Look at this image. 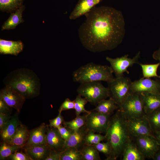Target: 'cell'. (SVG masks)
<instances>
[{
    "label": "cell",
    "mask_w": 160,
    "mask_h": 160,
    "mask_svg": "<svg viewBox=\"0 0 160 160\" xmlns=\"http://www.w3.org/2000/svg\"><path fill=\"white\" fill-rule=\"evenodd\" d=\"M84 15L86 19L78 34L87 50L93 52L111 50L121 43L126 32L121 11L108 6L95 7Z\"/></svg>",
    "instance_id": "obj_1"
},
{
    "label": "cell",
    "mask_w": 160,
    "mask_h": 160,
    "mask_svg": "<svg viewBox=\"0 0 160 160\" xmlns=\"http://www.w3.org/2000/svg\"><path fill=\"white\" fill-rule=\"evenodd\" d=\"M105 136L111 145V152L108 160H115L121 156L129 141L133 137L130 135L127 119L118 109L111 116Z\"/></svg>",
    "instance_id": "obj_2"
},
{
    "label": "cell",
    "mask_w": 160,
    "mask_h": 160,
    "mask_svg": "<svg viewBox=\"0 0 160 160\" xmlns=\"http://www.w3.org/2000/svg\"><path fill=\"white\" fill-rule=\"evenodd\" d=\"M5 86L13 88L26 99L38 96L40 94L39 78L32 70L21 68L9 73L3 80Z\"/></svg>",
    "instance_id": "obj_3"
},
{
    "label": "cell",
    "mask_w": 160,
    "mask_h": 160,
    "mask_svg": "<svg viewBox=\"0 0 160 160\" xmlns=\"http://www.w3.org/2000/svg\"><path fill=\"white\" fill-rule=\"evenodd\" d=\"M113 71L110 66L91 62L80 66L72 73V80L80 84L95 81H104L107 83L114 78Z\"/></svg>",
    "instance_id": "obj_4"
},
{
    "label": "cell",
    "mask_w": 160,
    "mask_h": 160,
    "mask_svg": "<svg viewBox=\"0 0 160 160\" xmlns=\"http://www.w3.org/2000/svg\"><path fill=\"white\" fill-rule=\"evenodd\" d=\"M76 91L78 95L85 98L92 105L96 106L100 101L110 96L108 87L104 86L100 81L81 83Z\"/></svg>",
    "instance_id": "obj_5"
},
{
    "label": "cell",
    "mask_w": 160,
    "mask_h": 160,
    "mask_svg": "<svg viewBox=\"0 0 160 160\" xmlns=\"http://www.w3.org/2000/svg\"><path fill=\"white\" fill-rule=\"evenodd\" d=\"M119 109L127 119L145 115L140 95L137 93L130 92Z\"/></svg>",
    "instance_id": "obj_6"
},
{
    "label": "cell",
    "mask_w": 160,
    "mask_h": 160,
    "mask_svg": "<svg viewBox=\"0 0 160 160\" xmlns=\"http://www.w3.org/2000/svg\"><path fill=\"white\" fill-rule=\"evenodd\" d=\"M132 82L129 78L123 76L114 78L108 83L110 94L109 97L115 101L119 107L130 92Z\"/></svg>",
    "instance_id": "obj_7"
},
{
    "label": "cell",
    "mask_w": 160,
    "mask_h": 160,
    "mask_svg": "<svg viewBox=\"0 0 160 160\" xmlns=\"http://www.w3.org/2000/svg\"><path fill=\"white\" fill-rule=\"evenodd\" d=\"M140 53V51H139L132 58L129 57L128 55L127 54L114 58L107 57L106 59L110 63L116 77H119L124 76L125 72L129 73L127 70L129 67H132L135 64H139L138 59Z\"/></svg>",
    "instance_id": "obj_8"
},
{
    "label": "cell",
    "mask_w": 160,
    "mask_h": 160,
    "mask_svg": "<svg viewBox=\"0 0 160 160\" xmlns=\"http://www.w3.org/2000/svg\"><path fill=\"white\" fill-rule=\"evenodd\" d=\"M111 116L91 110L90 113H87L85 125L89 130L105 133Z\"/></svg>",
    "instance_id": "obj_9"
},
{
    "label": "cell",
    "mask_w": 160,
    "mask_h": 160,
    "mask_svg": "<svg viewBox=\"0 0 160 160\" xmlns=\"http://www.w3.org/2000/svg\"><path fill=\"white\" fill-rule=\"evenodd\" d=\"M126 119L129 131L132 137L146 135L154 136L145 115Z\"/></svg>",
    "instance_id": "obj_10"
},
{
    "label": "cell",
    "mask_w": 160,
    "mask_h": 160,
    "mask_svg": "<svg viewBox=\"0 0 160 160\" xmlns=\"http://www.w3.org/2000/svg\"><path fill=\"white\" fill-rule=\"evenodd\" d=\"M133 137L137 148L145 158L153 159L160 147L155 136L146 135Z\"/></svg>",
    "instance_id": "obj_11"
},
{
    "label": "cell",
    "mask_w": 160,
    "mask_h": 160,
    "mask_svg": "<svg viewBox=\"0 0 160 160\" xmlns=\"http://www.w3.org/2000/svg\"><path fill=\"white\" fill-rule=\"evenodd\" d=\"M0 99L7 105L20 112L26 98L11 87L5 86L0 91Z\"/></svg>",
    "instance_id": "obj_12"
},
{
    "label": "cell",
    "mask_w": 160,
    "mask_h": 160,
    "mask_svg": "<svg viewBox=\"0 0 160 160\" xmlns=\"http://www.w3.org/2000/svg\"><path fill=\"white\" fill-rule=\"evenodd\" d=\"M130 92L139 94L160 93V81L143 77L132 82Z\"/></svg>",
    "instance_id": "obj_13"
},
{
    "label": "cell",
    "mask_w": 160,
    "mask_h": 160,
    "mask_svg": "<svg viewBox=\"0 0 160 160\" xmlns=\"http://www.w3.org/2000/svg\"><path fill=\"white\" fill-rule=\"evenodd\" d=\"M46 142L51 151H63L65 140L61 137L57 128L47 125Z\"/></svg>",
    "instance_id": "obj_14"
},
{
    "label": "cell",
    "mask_w": 160,
    "mask_h": 160,
    "mask_svg": "<svg viewBox=\"0 0 160 160\" xmlns=\"http://www.w3.org/2000/svg\"><path fill=\"white\" fill-rule=\"evenodd\" d=\"M89 130L85 125L74 132L69 139L65 141L64 150L74 147L81 151L85 144V140Z\"/></svg>",
    "instance_id": "obj_15"
},
{
    "label": "cell",
    "mask_w": 160,
    "mask_h": 160,
    "mask_svg": "<svg viewBox=\"0 0 160 160\" xmlns=\"http://www.w3.org/2000/svg\"><path fill=\"white\" fill-rule=\"evenodd\" d=\"M47 126L43 123L29 132V138L25 147L46 144Z\"/></svg>",
    "instance_id": "obj_16"
},
{
    "label": "cell",
    "mask_w": 160,
    "mask_h": 160,
    "mask_svg": "<svg viewBox=\"0 0 160 160\" xmlns=\"http://www.w3.org/2000/svg\"><path fill=\"white\" fill-rule=\"evenodd\" d=\"M140 95L145 115L160 107V93H143Z\"/></svg>",
    "instance_id": "obj_17"
},
{
    "label": "cell",
    "mask_w": 160,
    "mask_h": 160,
    "mask_svg": "<svg viewBox=\"0 0 160 160\" xmlns=\"http://www.w3.org/2000/svg\"><path fill=\"white\" fill-rule=\"evenodd\" d=\"M102 0H79L69 15L71 20H75L85 15Z\"/></svg>",
    "instance_id": "obj_18"
},
{
    "label": "cell",
    "mask_w": 160,
    "mask_h": 160,
    "mask_svg": "<svg viewBox=\"0 0 160 160\" xmlns=\"http://www.w3.org/2000/svg\"><path fill=\"white\" fill-rule=\"evenodd\" d=\"M24 45L20 41H13L0 39V53L17 56L23 49Z\"/></svg>",
    "instance_id": "obj_19"
},
{
    "label": "cell",
    "mask_w": 160,
    "mask_h": 160,
    "mask_svg": "<svg viewBox=\"0 0 160 160\" xmlns=\"http://www.w3.org/2000/svg\"><path fill=\"white\" fill-rule=\"evenodd\" d=\"M17 114H15L0 131L1 138L4 142L8 144L15 134L17 128L20 124Z\"/></svg>",
    "instance_id": "obj_20"
},
{
    "label": "cell",
    "mask_w": 160,
    "mask_h": 160,
    "mask_svg": "<svg viewBox=\"0 0 160 160\" xmlns=\"http://www.w3.org/2000/svg\"><path fill=\"white\" fill-rule=\"evenodd\" d=\"M133 137L127 143L121 156L122 160H144L145 158L133 141Z\"/></svg>",
    "instance_id": "obj_21"
},
{
    "label": "cell",
    "mask_w": 160,
    "mask_h": 160,
    "mask_svg": "<svg viewBox=\"0 0 160 160\" xmlns=\"http://www.w3.org/2000/svg\"><path fill=\"white\" fill-rule=\"evenodd\" d=\"M25 153L32 160H45L51 150L46 144L25 147Z\"/></svg>",
    "instance_id": "obj_22"
},
{
    "label": "cell",
    "mask_w": 160,
    "mask_h": 160,
    "mask_svg": "<svg viewBox=\"0 0 160 160\" xmlns=\"http://www.w3.org/2000/svg\"><path fill=\"white\" fill-rule=\"evenodd\" d=\"M25 9V7L23 5L15 11L11 13L2 26L1 30L15 29L19 24L23 23L24 20L22 17V14Z\"/></svg>",
    "instance_id": "obj_23"
},
{
    "label": "cell",
    "mask_w": 160,
    "mask_h": 160,
    "mask_svg": "<svg viewBox=\"0 0 160 160\" xmlns=\"http://www.w3.org/2000/svg\"><path fill=\"white\" fill-rule=\"evenodd\" d=\"M29 132L25 126L20 124L9 143L7 144L20 148L24 146L29 136Z\"/></svg>",
    "instance_id": "obj_24"
},
{
    "label": "cell",
    "mask_w": 160,
    "mask_h": 160,
    "mask_svg": "<svg viewBox=\"0 0 160 160\" xmlns=\"http://www.w3.org/2000/svg\"><path fill=\"white\" fill-rule=\"evenodd\" d=\"M119 106L112 98L103 99L100 101L96 107L92 111H95L105 114L111 115L113 111L119 108Z\"/></svg>",
    "instance_id": "obj_25"
},
{
    "label": "cell",
    "mask_w": 160,
    "mask_h": 160,
    "mask_svg": "<svg viewBox=\"0 0 160 160\" xmlns=\"http://www.w3.org/2000/svg\"><path fill=\"white\" fill-rule=\"evenodd\" d=\"M82 160H101L99 152L93 145L85 144L80 151Z\"/></svg>",
    "instance_id": "obj_26"
},
{
    "label": "cell",
    "mask_w": 160,
    "mask_h": 160,
    "mask_svg": "<svg viewBox=\"0 0 160 160\" xmlns=\"http://www.w3.org/2000/svg\"><path fill=\"white\" fill-rule=\"evenodd\" d=\"M24 0H0V10L3 12L12 13L23 5Z\"/></svg>",
    "instance_id": "obj_27"
},
{
    "label": "cell",
    "mask_w": 160,
    "mask_h": 160,
    "mask_svg": "<svg viewBox=\"0 0 160 160\" xmlns=\"http://www.w3.org/2000/svg\"><path fill=\"white\" fill-rule=\"evenodd\" d=\"M145 116L153 133L160 131V107Z\"/></svg>",
    "instance_id": "obj_28"
},
{
    "label": "cell",
    "mask_w": 160,
    "mask_h": 160,
    "mask_svg": "<svg viewBox=\"0 0 160 160\" xmlns=\"http://www.w3.org/2000/svg\"><path fill=\"white\" fill-rule=\"evenodd\" d=\"M139 64L141 68L143 77H156L160 78V76L157 74L158 68L160 65V62L154 64Z\"/></svg>",
    "instance_id": "obj_29"
},
{
    "label": "cell",
    "mask_w": 160,
    "mask_h": 160,
    "mask_svg": "<svg viewBox=\"0 0 160 160\" xmlns=\"http://www.w3.org/2000/svg\"><path fill=\"white\" fill-rule=\"evenodd\" d=\"M60 160H82L80 151L74 147H70L62 151Z\"/></svg>",
    "instance_id": "obj_30"
},
{
    "label": "cell",
    "mask_w": 160,
    "mask_h": 160,
    "mask_svg": "<svg viewBox=\"0 0 160 160\" xmlns=\"http://www.w3.org/2000/svg\"><path fill=\"white\" fill-rule=\"evenodd\" d=\"M87 114L76 117L73 120L69 121H64V126L75 131L85 125Z\"/></svg>",
    "instance_id": "obj_31"
},
{
    "label": "cell",
    "mask_w": 160,
    "mask_h": 160,
    "mask_svg": "<svg viewBox=\"0 0 160 160\" xmlns=\"http://www.w3.org/2000/svg\"><path fill=\"white\" fill-rule=\"evenodd\" d=\"M73 101L76 117L80 115L81 113H90V111H87L85 108V105L88 102L85 98H82L81 96L78 95Z\"/></svg>",
    "instance_id": "obj_32"
},
{
    "label": "cell",
    "mask_w": 160,
    "mask_h": 160,
    "mask_svg": "<svg viewBox=\"0 0 160 160\" xmlns=\"http://www.w3.org/2000/svg\"><path fill=\"white\" fill-rule=\"evenodd\" d=\"M20 148L16 146L8 144L3 142L0 147V159L4 160L9 157Z\"/></svg>",
    "instance_id": "obj_33"
},
{
    "label": "cell",
    "mask_w": 160,
    "mask_h": 160,
    "mask_svg": "<svg viewBox=\"0 0 160 160\" xmlns=\"http://www.w3.org/2000/svg\"><path fill=\"white\" fill-rule=\"evenodd\" d=\"M105 139V135H101L100 133L96 134L93 131L89 130L85 138V144L89 145H94L98 143Z\"/></svg>",
    "instance_id": "obj_34"
},
{
    "label": "cell",
    "mask_w": 160,
    "mask_h": 160,
    "mask_svg": "<svg viewBox=\"0 0 160 160\" xmlns=\"http://www.w3.org/2000/svg\"><path fill=\"white\" fill-rule=\"evenodd\" d=\"M97 150L103 153L106 156V160H108L111 152V148L110 143L107 141L105 143H99L93 145Z\"/></svg>",
    "instance_id": "obj_35"
},
{
    "label": "cell",
    "mask_w": 160,
    "mask_h": 160,
    "mask_svg": "<svg viewBox=\"0 0 160 160\" xmlns=\"http://www.w3.org/2000/svg\"><path fill=\"white\" fill-rule=\"evenodd\" d=\"M61 137L65 140H68L75 130L60 125L57 128Z\"/></svg>",
    "instance_id": "obj_36"
},
{
    "label": "cell",
    "mask_w": 160,
    "mask_h": 160,
    "mask_svg": "<svg viewBox=\"0 0 160 160\" xmlns=\"http://www.w3.org/2000/svg\"><path fill=\"white\" fill-rule=\"evenodd\" d=\"M74 102L68 98H66L60 105L59 109V112L63 111L74 109Z\"/></svg>",
    "instance_id": "obj_37"
},
{
    "label": "cell",
    "mask_w": 160,
    "mask_h": 160,
    "mask_svg": "<svg viewBox=\"0 0 160 160\" xmlns=\"http://www.w3.org/2000/svg\"><path fill=\"white\" fill-rule=\"evenodd\" d=\"M12 160H33L26 153L20 152H15L9 157Z\"/></svg>",
    "instance_id": "obj_38"
},
{
    "label": "cell",
    "mask_w": 160,
    "mask_h": 160,
    "mask_svg": "<svg viewBox=\"0 0 160 160\" xmlns=\"http://www.w3.org/2000/svg\"><path fill=\"white\" fill-rule=\"evenodd\" d=\"M61 113L59 112V114L56 117L49 120V126L57 128L62 125V124H63L65 121Z\"/></svg>",
    "instance_id": "obj_39"
},
{
    "label": "cell",
    "mask_w": 160,
    "mask_h": 160,
    "mask_svg": "<svg viewBox=\"0 0 160 160\" xmlns=\"http://www.w3.org/2000/svg\"><path fill=\"white\" fill-rule=\"evenodd\" d=\"M11 117L9 115L0 112V129L1 131L8 122Z\"/></svg>",
    "instance_id": "obj_40"
},
{
    "label": "cell",
    "mask_w": 160,
    "mask_h": 160,
    "mask_svg": "<svg viewBox=\"0 0 160 160\" xmlns=\"http://www.w3.org/2000/svg\"><path fill=\"white\" fill-rule=\"evenodd\" d=\"M12 108L0 99V112L9 115Z\"/></svg>",
    "instance_id": "obj_41"
},
{
    "label": "cell",
    "mask_w": 160,
    "mask_h": 160,
    "mask_svg": "<svg viewBox=\"0 0 160 160\" xmlns=\"http://www.w3.org/2000/svg\"><path fill=\"white\" fill-rule=\"evenodd\" d=\"M62 151H51L44 160H60Z\"/></svg>",
    "instance_id": "obj_42"
},
{
    "label": "cell",
    "mask_w": 160,
    "mask_h": 160,
    "mask_svg": "<svg viewBox=\"0 0 160 160\" xmlns=\"http://www.w3.org/2000/svg\"><path fill=\"white\" fill-rule=\"evenodd\" d=\"M152 57L154 59L160 63V46L158 49L154 52Z\"/></svg>",
    "instance_id": "obj_43"
},
{
    "label": "cell",
    "mask_w": 160,
    "mask_h": 160,
    "mask_svg": "<svg viewBox=\"0 0 160 160\" xmlns=\"http://www.w3.org/2000/svg\"><path fill=\"white\" fill-rule=\"evenodd\" d=\"M153 134L160 146V131L154 132Z\"/></svg>",
    "instance_id": "obj_44"
},
{
    "label": "cell",
    "mask_w": 160,
    "mask_h": 160,
    "mask_svg": "<svg viewBox=\"0 0 160 160\" xmlns=\"http://www.w3.org/2000/svg\"><path fill=\"white\" fill-rule=\"evenodd\" d=\"M154 160H160V146L153 159Z\"/></svg>",
    "instance_id": "obj_45"
}]
</instances>
